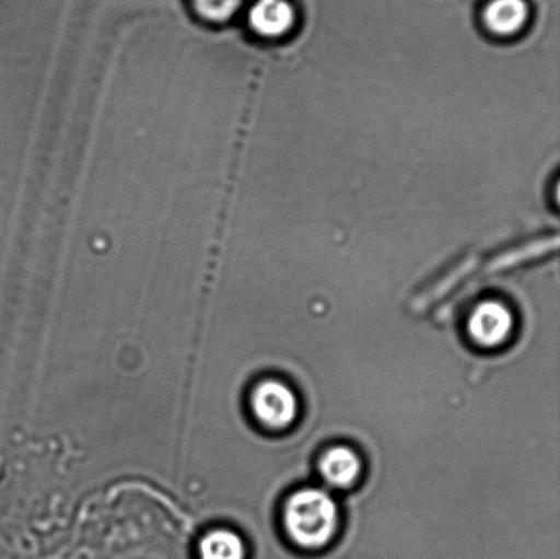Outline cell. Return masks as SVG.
Instances as JSON below:
<instances>
[{
    "label": "cell",
    "instance_id": "1",
    "mask_svg": "<svg viewBox=\"0 0 560 559\" xmlns=\"http://www.w3.org/2000/svg\"><path fill=\"white\" fill-rule=\"evenodd\" d=\"M337 503L326 491L307 489L290 497L284 508V525L290 539L302 549H323L338 528Z\"/></svg>",
    "mask_w": 560,
    "mask_h": 559
},
{
    "label": "cell",
    "instance_id": "2",
    "mask_svg": "<svg viewBox=\"0 0 560 559\" xmlns=\"http://www.w3.org/2000/svg\"><path fill=\"white\" fill-rule=\"evenodd\" d=\"M252 410L267 429L282 430L296 418V398L282 382L266 381L255 387L250 397Z\"/></svg>",
    "mask_w": 560,
    "mask_h": 559
},
{
    "label": "cell",
    "instance_id": "3",
    "mask_svg": "<svg viewBox=\"0 0 560 559\" xmlns=\"http://www.w3.org/2000/svg\"><path fill=\"white\" fill-rule=\"evenodd\" d=\"M513 326L512 312L498 301L481 303L471 312L468 322L470 337L487 348L498 347L506 341Z\"/></svg>",
    "mask_w": 560,
    "mask_h": 559
},
{
    "label": "cell",
    "instance_id": "4",
    "mask_svg": "<svg viewBox=\"0 0 560 559\" xmlns=\"http://www.w3.org/2000/svg\"><path fill=\"white\" fill-rule=\"evenodd\" d=\"M295 24V11L289 0H256L249 11V25L257 35L277 38Z\"/></svg>",
    "mask_w": 560,
    "mask_h": 559
},
{
    "label": "cell",
    "instance_id": "5",
    "mask_svg": "<svg viewBox=\"0 0 560 559\" xmlns=\"http://www.w3.org/2000/svg\"><path fill=\"white\" fill-rule=\"evenodd\" d=\"M528 16L529 8L526 0H491L482 14V20L492 35L509 37L524 30Z\"/></svg>",
    "mask_w": 560,
    "mask_h": 559
},
{
    "label": "cell",
    "instance_id": "6",
    "mask_svg": "<svg viewBox=\"0 0 560 559\" xmlns=\"http://www.w3.org/2000/svg\"><path fill=\"white\" fill-rule=\"evenodd\" d=\"M323 478L337 489L354 484L361 474L359 456L348 447H334L324 454L320 462Z\"/></svg>",
    "mask_w": 560,
    "mask_h": 559
},
{
    "label": "cell",
    "instance_id": "7",
    "mask_svg": "<svg viewBox=\"0 0 560 559\" xmlns=\"http://www.w3.org/2000/svg\"><path fill=\"white\" fill-rule=\"evenodd\" d=\"M200 559H246L244 539L229 528L212 529L199 544Z\"/></svg>",
    "mask_w": 560,
    "mask_h": 559
},
{
    "label": "cell",
    "instance_id": "8",
    "mask_svg": "<svg viewBox=\"0 0 560 559\" xmlns=\"http://www.w3.org/2000/svg\"><path fill=\"white\" fill-rule=\"evenodd\" d=\"M197 13L211 22H224L237 13L244 0H191Z\"/></svg>",
    "mask_w": 560,
    "mask_h": 559
}]
</instances>
